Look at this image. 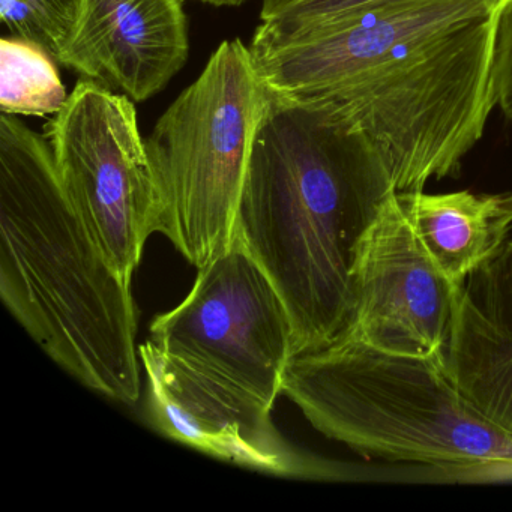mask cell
I'll use <instances>...</instances> for the list:
<instances>
[{"label": "cell", "instance_id": "obj_1", "mask_svg": "<svg viewBox=\"0 0 512 512\" xmlns=\"http://www.w3.org/2000/svg\"><path fill=\"white\" fill-rule=\"evenodd\" d=\"M512 0H392L295 31L259 25L271 91L331 104L373 143L397 193L460 175L497 107L499 26Z\"/></svg>", "mask_w": 512, "mask_h": 512}, {"label": "cell", "instance_id": "obj_2", "mask_svg": "<svg viewBox=\"0 0 512 512\" xmlns=\"http://www.w3.org/2000/svg\"><path fill=\"white\" fill-rule=\"evenodd\" d=\"M397 193L373 143L331 104L271 91L236 235L289 311L295 356L334 343L352 314V263Z\"/></svg>", "mask_w": 512, "mask_h": 512}, {"label": "cell", "instance_id": "obj_3", "mask_svg": "<svg viewBox=\"0 0 512 512\" xmlns=\"http://www.w3.org/2000/svg\"><path fill=\"white\" fill-rule=\"evenodd\" d=\"M0 295L74 379L121 403L140 397L131 280L107 262L65 196L44 134L0 116Z\"/></svg>", "mask_w": 512, "mask_h": 512}, {"label": "cell", "instance_id": "obj_4", "mask_svg": "<svg viewBox=\"0 0 512 512\" xmlns=\"http://www.w3.org/2000/svg\"><path fill=\"white\" fill-rule=\"evenodd\" d=\"M329 439L365 457L472 479H512V436L455 388L439 356L338 338L295 356L283 391Z\"/></svg>", "mask_w": 512, "mask_h": 512}, {"label": "cell", "instance_id": "obj_5", "mask_svg": "<svg viewBox=\"0 0 512 512\" xmlns=\"http://www.w3.org/2000/svg\"><path fill=\"white\" fill-rule=\"evenodd\" d=\"M271 89L250 47L223 41L146 139L164 205V236L196 268L232 244Z\"/></svg>", "mask_w": 512, "mask_h": 512}, {"label": "cell", "instance_id": "obj_6", "mask_svg": "<svg viewBox=\"0 0 512 512\" xmlns=\"http://www.w3.org/2000/svg\"><path fill=\"white\" fill-rule=\"evenodd\" d=\"M44 136L77 217L107 262L131 280L146 241L161 233L164 221L136 103L80 79Z\"/></svg>", "mask_w": 512, "mask_h": 512}, {"label": "cell", "instance_id": "obj_7", "mask_svg": "<svg viewBox=\"0 0 512 512\" xmlns=\"http://www.w3.org/2000/svg\"><path fill=\"white\" fill-rule=\"evenodd\" d=\"M149 340L178 364L271 409L295 358L286 304L239 235L199 268L181 305L155 317Z\"/></svg>", "mask_w": 512, "mask_h": 512}, {"label": "cell", "instance_id": "obj_8", "mask_svg": "<svg viewBox=\"0 0 512 512\" xmlns=\"http://www.w3.org/2000/svg\"><path fill=\"white\" fill-rule=\"evenodd\" d=\"M460 290L431 259L395 193L356 247L352 314L338 338L404 355L439 356Z\"/></svg>", "mask_w": 512, "mask_h": 512}, {"label": "cell", "instance_id": "obj_9", "mask_svg": "<svg viewBox=\"0 0 512 512\" xmlns=\"http://www.w3.org/2000/svg\"><path fill=\"white\" fill-rule=\"evenodd\" d=\"M139 355L148 377L151 418L166 436L272 475H328L278 433L271 407L194 373L151 340L139 347Z\"/></svg>", "mask_w": 512, "mask_h": 512}, {"label": "cell", "instance_id": "obj_10", "mask_svg": "<svg viewBox=\"0 0 512 512\" xmlns=\"http://www.w3.org/2000/svg\"><path fill=\"white\" fill-rule=\"evenodd\" d=\"M185 0H80L58 64L134 103L160 94L185 67Z\"/></svg>", "mask_w": 512, "mask_h": 512}, {"label": "cell", "instance_id": "obj_11", "mask_svg": "<svg viewBox=\"0 0 512 512\" xmlns=\"http://www.w3.org/2000/svg\"><path fill=\"white\" fill-rule=\"evenodd\" d=\"M440 359L460 394L512 436V239L464 281Z\"/></svg>", "mask_w": 512, "mask_h": 512}, {"label": "cell", "instance_id": "obj_12", "mask_svg": "<svg viewBox=\"0 0 512 512\" xmlns=\"http://www.w3.org/2000/svg\"><path fill=\"white\" fill-rule=\"evenodd\" d=\"M401 206L431 259L457 286L493 259L508 241L512 193H398Z\"/></svg>", "mask_w": 512, "mask_h": 512}, {"label": "cell", "instance_id": "obj_13", "mask_svg": "<svg viewBox=\"0 0 512 512\" xmlns=\"http://www.w3.org/2000/svg\"><path fill=\"white\" fill-rule=\"evenodd\" d=\"M58 62L43 47L17 37L0 40V110L14 116L55 115L67 101Z\"/></svg>", "mask_w": 512, "mask_h": 512}, {"label": "cell", "instance_id": "obj_14", "mask_svg": "<svg viewBox=\"0 0 512 512\" xmlns=\"http://www.w3.org/2000/svg\"><path fill=\"white\" fill-rule=\"evenodd\" d=\"M79 4L80 0H0V20L11 37L38 44L58 62Z\"/></svg>", "mask_w": 512, "mask_h": 512}, {"label": "cell", "instance_id": "obj_15", "mask_svg": "<svg viewBox=\"0 0 512 512\" xmlns=\"http://www.w3.org/2000/svg\"><path fill=\"white\" fill-rule=\"evenodd\" d=\"M392 0H262L260 23L274 31H295L355 16Z\"/></svg>", "mask_w": 512, "mask_h": 512}, {"label": "cell", "instance_id": "obj_16", "mask_svg": "<svg viewBox=\"0 0 512 512\" xmlns=\"http://www.w3.org/2000/svg\"><path fill=\"white\" fill-rule=\"evenodd\" d=\"M497 107L512 122V2L503 11L496 61Z\"/></svg>", "mask_w": 512, "mask_h": 512}, {"label": "cell", "instance_id": "obj_17", "mask_svg": "<svg viewBox=\"0 0 512 512\" xmlns=\"http://www.w3.org/2000/svg\"><path fill=\"white\" fill-rule=\"evenodd\" d=\"M200 4L211 5L215 8H238L247 4L250 0H194Z\"/></svg>", "mask_w": 512, "mask_h": 512}]
</instances>
